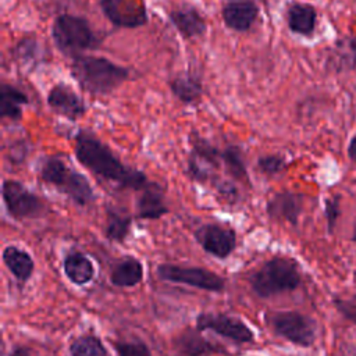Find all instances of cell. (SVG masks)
<instances>
[{"label": "cell", "instance_id": "obj_9", "mask_svg": "<svg viewBox=\"0 0 356 356\" xmlns=\"http://www.w3.org/2000/svg\"><path fill=\"white\" fill-rule=\"evenodd\" d=\"M157 274L164 281L185 284L204 291L220 292L224 288V280L220 275L200 267L160 264L157 268Z\"/></svg>", "mask_w": 356, "mask_h": 356}, {"label": "cell", "instance_id": "obj_16", "mask_svg": "<svg viewBox=\"0 0 356 356\" xmlns=\"http://www.w3.org/2000/svg\"><path fill=\"white\" fill-rule=\"evenodd\" d=\"M303 200L305 197L300 193L289 191L278 192L267 202L266 211L274 220H284L296 225L303 210Z\"/></svg>", "mask_w": 356, "mask_h": 356}, {"label": "cell", "instance_id": "obj_10", "mask_svg": "<svg viewBox=\"0 0 356 356\" xmlns=\"http://www.w3.org/2000/svg\"><path fill=\"white\" fill-rule=\"evenodd\" d=\"M103 15L115 28H139L147 24L149 15L143 0H99Z\"/></svg>", "mask_w": 356, "mask_h": 356}, {"label": "cell", "instance_id": "obj_19", "mask_svg": "<svg viewBox=\"0 0 356 356\" xmlns=\"http://www.w3.org/2000/svg\"><path fill=\"white\" fill-rule=\"evenodd\" d=\"M171 93L184 104L196 103L203 93V83L199 75L193 72H182L168 81Z\"/></svg>", "mask_w": 356, "mask_h": 356}, {"label": "cell", "instance_id": "obj_5", "mask_svg": "<svg viewBox=\"0 0 356 356\" xmlns=\"http://www.w3.org/2000/svg\"><path fill=\"white\" fill-rule=\"evenodd\" d=\"M300 281L298 264L288 257H274L266 261L250 277L252 289L260 298L293 291L300 285Z\"/></svg>", "mask_w": 356, "mask_h": 356}, {"label": "cell", "instance_id": "obj_35", "mask_svg": "<svg viewBox=\"0 0 356 356\" xmlns=\"http://www.w3.org/2000/svg\"><path fill=\"white\" fill-rule=\"evenodd\" d=\"M349 157L356 161V136L349 143Z\"/></svg>", "mask_w": 356, "mask_h": 356}, {"label": "cell", "instance_id": "obj_22", "mask_svg": "<svg viewBox=\"0 0 356 356\" xmlns=\"http://www.w3.org/2000/svg\"><path fill=\"white\" fill-rule=\"evenodd\" d=\"M221 157H222V168L232 179L246 185L250 184L246 160L242 149L238 145H227L221 152Z\"/></svg>", "mask_w": 356, "mask_h": 356}, {"label": "cell", "instance_id": "obj_27", "mask_svg": "<svg viewBox=\"0 0 356 356\" xmlns=\"http://www.w3.org/2000/svg\"><path fill=\"white\" fill-rule=\"evenodd\" d=\"M132 218L114 207L107 209V220H106V235L108 239L114 242H122L131 228Z\"/></svg>", "mask_w": 356, "mask_h": 356}, {"label": "cell", "instance_id": "obj_28", "mask_svg": "<svg viewBox=\"0 0 356 356\" xmlns=\"http://www.w3.org/2000/svg\"><path fill=\"white\" fill-rule=\"evenodd\" d=\"M71 356H108L103 342L95 335H82L70 346Z\"/></svg>", "mask_w": 356, "mask_h": 356}, {"label": "cell", "instance_id": "obj_20", "mask_svg": "<svg viewBox=\"0 0 356 356\" xmlns=\"http://www.w3.org/2000/svg\"><path fill=\"white\" fill-rule=\"evenodd\" d=\"M29 103L28 96L17 86L1 82L0 85V117L10 121L22 118V107Z\"/></svg>", "mask_w": 356, "mask_h": 356}, {"label": "cell", "instance_id": "obj_12", "mask_svg": "<svg viewBox=\"0 0 356 356\" xmlns=\"http://www.w3.org/2000/svg\"><path fill=\"white\" fill-rule=\"evenodd\" d=\"M197 330H211L221 337H225L238 343L252 342L254 335L253 331L239 318L227 314H211L202 313L196 318Z\"/></svg>", "mask_w": 356, "mask_h": 356}, {"label": "cell", "instance_id": "obj_29", "mask_svg": "<svg viewBox=\"0 0 356 356\" xmlns=\"http://www.w3.org/2000/svg\"><path fill=\"white\" fill-rule=\"evenodd\" d=\"M256 167L260 174L274 177L285 170L286 160L280 154H264L257 159Z\"/></svg>", "mask_w": 356, "mask_h": 356}, {"label": "cell", "instance_id": "obj_32", "mask_svg": "<svg viewBox=\"0 0 356 356\" xmlns=\"http://www.w3.org/2000/svg\"><path fill=\"white\" fill-rule=\"evenodd\" d=\"M334 306L337 307V310L350 323L356 324V300H350V299H343V298H338L335 296L332 300Z\"/></svg>", "mask_w": 356, "mask_h": 356}, {"label": "cell", "instance_id": "obj_7", "mask_svg": "<svg viewBox=\"0 0 356 356\" xmlns=\"http://www.w3.org/2000/svg\"><path fill=\"white\" fill-rule=\"evenodd\" d=\"M1 197L7 213L18 221L39 218L47 210L46 203L17 179H3Z\"/></svg>", "mask_w": 356, "mask_h": 356}, {"label": "cell", "instance_id": "obj_8", "mask_svg": "<svg viewBox=\"0 0 356 356\" xmlns=\"http://www.w3.org/2000/svg\"><path fill=\"white\" fill-rule=\"evenodd\" d=\"M268 321L277 335L295 345L309 348L316 341L314 320L299 312H277L268 317Z\"/></svg>", "mask_w": 356, "mask_h": 356}, {"label": "cell", "instance_id": "obj_13", "mask_svg": "<svg viewBox=\"0 0 356 356\" xmlns=\"http://www.w3.org/2000/svg\"><path fill=\"white\" fill-rule=\"evenodd\" d=\"M49 108L67 120L76 121L78 118L83 117L88 111V107L83 99L68 85L58 82L47 93L46 97Z\"/></svg>", "mask_w": 356, "mask_h": 356}, {"label": "cell", "instance_id": "obj_23", "mask_svg": "<svg viewBox=\"0 0 356 356\" xmlns=\"http://www.w3.org/2000/svg\"><path fill=\"white\" fill-rule=\"evenodd\" d=\"M3 261L19 281H26L33 273L35 264L29 253L14 245H10L3 250Z\"/></svg>", "mask_w": 356, "mask_h": 356}, {"label": "cell", "instance_id": "obj_1", "mask_svg": "<svg viewBox=\"0 0 356 356\" xmlns=\"http://www.w3.org/2000/svg\"><path fill=\"white\" fill-rule=\"evenodd\" d=\"M74 154L89 172L120 189L139 192L150 181L143 171L124 164L111 147L86 129L75 134Z\"/></svg>", "mask_w": 356, "mask_h": 356}, {"label": "cell", "instance_id": "obj_11", "mask_svg": "<svg viewBox=\"0 0 356 356\" xmlns=\"http://www.w3.org/2000/svg\"><path fill=\"white\" fill-rule=\"evenodd\" d=\"M196 242L210 254L225 259L236 246V234L234 229L221 224H203L195 231Z\"/></svg>", "mask_w": 356, "mask_h": 356}, {"label": "cell", "instance_id": "obj_3", "mask_svg": "<svg viewBox=\"0 0 356 356\" xmlns=\"http://www.w3.org/2000/svg\"><path fill=\"white\" fill-rule=\"evenodd\" d=\"M39 178L78 206H88L96 199L89 179L57 156H47L40 161Z\"/></svg>", "mask_w": 356, "mask_h": 356}, {"label": "cell", "instance_id": "obj_30", "mask_svg": "<svg viewBox=\"0 0 356 356\" xmlns=\"http://www.w3.org/2000/svg\"><path fill=\"white\" fill-rule=\"evenodd\" d=\"M118 356H152L146 343L140 341H122L115 343Z\"/></svg>", "mask_w": 356, "mask_h": 356}, {"label": "cell", "instance_id": "obj_15", "mask_svg": "<svg viewBox=\"0 0 356 356\" xmlns=\"http://www.w3.org/2000/svg\"><path fill=\"white\" fill-rule=\"evenodd\" d=\"M168 213L164 188L154 181H149L139 191L136 197V216L142 220H157Z\"/></svg>", "mask_w": 356, "mask_h": 356}, {"label": "cell", "instance_id": "obj_21", "mask_svg": "<svg viewBox=\"0 0 356 356\" xmlns=\"http://www.w3.org/2000/svg\"><path fill=\"white\" fill-rule=\"evenodd\" d=\"M174 346L181 356H207L220 350L193 330L182 332L175 339Z\"/></svg>", "mask_w": 356, "mask_h": 356}, {"label": "cell", "instance_id": "obj_2", "mask_svg": "<svg viewBox=\"0 0 356 356\" xmlns=\"http://www.w3.org/2000/svg\"><path fill=\"white\" fill-rule=\"evenodd\" d=\"M71 76L79 88L93 96H106L129 79L131 71L114 61L93 54H79L71 58Z\"/></svg>", "mask_w": 356, "mask_h": 356}, {"label": "cell", "instance_id": "obj_36", "mask_svg": "<svg viewBox=\"0 0 356 356\" xmlns=\"http://www.w3.org/2000/svg\"><path fill=\"white\" fill-rule=\"evenodd\" d=\"M350 49H352V57H353V63L356 64V40L350 42Z\"/></svg>", "mask_w": 356, "mask_h": 356}, {"label": "cell", "instance_id": "obj_18", "mask_svg": "<svg viewBox=\"0 0 356 356\" xmlns=\"http://www.w3.org/2000/svg\"><path fill=\"white\" fill-rule=\"evenodd\" d=\"M288 28L298 35L310 36L316 29L317 13L313 6L306 3H291L285 11Z\"/></svg>", "mask_w": 356, "mask_h": 356}, {"label": "cell", "instance_id": "obj_17", "mask_svg": "<svg viewBox=\"0 0 356 356\" xmlns=\"http://www.w3.org/2000/svg\"><path fill=\"white\" fill-rule=\"evenodd\" d=\"M170 24L185 39L203 36L207 31V22L202 13L193 6H185L168 13Z\"/></svg>", "mask_w": 356, "mask_h": 356}, {"label": "cell", "instance_id": "obj_31", "mask_svg": "<svg viewBox=\"0 0 356 356\" xmlns=\"http://www.w3.org/2000/svg\"><path fill=\"white\" fill-rule=\"evenodd\" d=\"M210 184L214 186V189L217 191V193H218L225 202L235 203V202L238 200L239 192H238V189H236V186H235L234 182H231V181H228V179H224V178H221V177L217 175Z\"/></svg>", "mask_w": 356, "mask_h": 356}, {"label": "cell", "instance_id": "obj_25", "mask_svg": "<svg viewBox=\"0 0 356 356\" xmlns=\"http://www.w3.org/2000/svg\"><path fill=\"white\" fill-rule=\"evenodd\" d=\"M143 278V267L139 260L134 257H127L117 263L110 274V281L115 286L128 288L135 286Z\"/></svg>", "mask_w": 356, "mask_h": 356}, {"label": "cell", "instance_id": "obj_33", "mask_svg": "<svg viewBox=\"0 0 356 356\" xmlns=\"http://www.w3.org/2000/svg\"><path fill=\"white\" fill-rule=\"evenodd\" d=\"M339 216V203H338V197H332V199H327L325 202V218H327V228L330 232H332L335 222L338 220Z\"/></svg>", "mask_w": 356, "mask_h": 356}, {"label": "cell", "instance_id": "obj_14", "mask_svg": "<svg viewBox=\"0 0 356 356\" xmlns=\"http://www.w3.org/2000/svg\"><path fill=\"white\" fill-rule=\"evenodd\" d=\"M260 8L253 0H228L221 8V19L235 32H248L259 18Z\"/></svg>", "mask_w": 356, "mask_h": 356}, {"label": "cell", "instance_id": "obj_24", "mask_svg": "<svg viewBox=\"0 0 356 356\" xmlns=\"http://www.w3.org/2000/svg\"><path fill=\"white\" fill-rule=\"evenodd\" d=\"M64 273L76 285L88 284L95 275L92 261L79 252H71L64 259Z\"/></svg>", "mask_w": 356, "mask_h": 356}, {"label": "cell", "instance_id": "obj_34", "mask_svg": "<svg viewBox=\"0 0 356 356\" xmlns=\"http://www.w3.org/2000/svg\"><path fill=\"white\" fill-rule=\"evenodd\" d=\"M10 356H29V350H28L26 348L18 346V348H15V349L10 353Z\"/></svg>", "mask_w": 356, "mask_h": 356}, {"label": "cell", "instance_id": "obj_26", "mask_svg": "<svg viewBox=\"0 0 356 356\" xmlns=\"http://www.w3.org/2000/svg\"><path fill=\"white\" fill-rule=\"evenodd\" d=\"M13 56L22 68H33L43 60V47L36 38H22L14 46Z\"/></svg>", "mask_w": 356, "mask_h": 356}, {"label": "cell", "instance_id": "obj_37", "mask_svg": "<svg viewBox=\"0 0 356 356\" xmlns=\"http://www.w3.org/2000/svg\"><path fill=\"white\" fill-rule=\"evenodd\" d=\"M352 241H353V242H356V225H355V228H353V234H352Z\"/></svg>", "mask_w": 356, "mask_h": 356}, {"label": "cell", "instance_id": "obj_4", "mask_svg": "<svg viewBox=\"0 0 356 356\" xmlns=\"http://www.w3.org/2000/svg\"><path fill=\"white\" fill-rule=\"evenodd\" d=\"M51 39L57 50L70 58L83 54L86 50H95L102 43V39L85 17L68 13L54 18Z\"/></svg>", "mask_w": 356, "mask_h": 356}, {"label": "cell", "instance_id": "obj_6", "mask_svg": "<svg viewBox=\"0 0 356 356\" xmlns=\"http://www.w3.org/2000/svg\"><path fill=\"white\" fill-rule=\"evenodd\" d=\"M188 142L191 153L186 161V175L189 179L199 184L211 182L217 177L214 171L222 167V149H218L195 131L189 134Z\"/></svg>", "mask_w": 356, "mask_h": 356}]
</instances>
